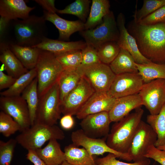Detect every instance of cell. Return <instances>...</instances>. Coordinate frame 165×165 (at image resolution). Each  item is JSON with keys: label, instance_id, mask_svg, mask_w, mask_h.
<instances>
[{"label": "cell", "instance_id": "48", "mask_svg": "<svg viewBox=\"0 0 165 165\" xmlns=\"http://www.w3.org/2000/svg\"><path fill=\"white\" fill-rule=\"evenodd\" d=\"M60 165H70L65 160Z\"/></svg>", "mask_w": 165, "mask_h": 165}, {"label": "cell", "instance_id": "8", "mask_svg": "<svg viewBox=\"0 0 165 165\" xmlns=\"http://www.w3.org/2000/svg\"><path fill=\"white\" fill-rule=\"evenodd\" d=\"M77 69L95 91L107 92L116 76L109 65L101 63Z\"/></svg>", "mask_w": 165, "mask_h": 165}, {"label": "cell", "instance_id": "23", "mask_svg": "<svg viewBox=\"0 0 165 165\" xmlns=\"http://www.w3.org/2000/svg\"><path fill=\"white\" fill-rule=\"evenodd\" d=\"M57 140L51 139L45 147L35 150L47 165H60L65 160L64 152Z\"/></svg>", "mask_w": 165, "mask_h": 165}, {"label": "cell", "instance_id": "1", "mask_svg": "<svg viewBox=\"0 0 165 165\" xmlns=\"http://www.w3.org/2000/svg\"><path fill=\"white\" fill-rule=\"evenodd\" d=\"M128 29L143 56L152 62L165 64V23L145 25L133 20Z\"/></svg>", "mask_w": 165, "mask_h": 165}, {"label": "cell", "instance_id": "32", "mask_svg": "<svg viewBox=\"0 0 165 165\" xmlns=\"http://www.w3.org/2000/svg\"><path fill=\"white\" fill-rule=\"evenodd\" d=\"M146 121L157 135L154 146L156 147L165 145V104L157 115H148Z\"/></svg>", "mask_w": 165, "mask_h": 165}, {"label": "cell", "instance_id": "39", "mask_svg": "<svg viewBox=\"0 0 165 165\" xmlns=\"http://www.w3.org/2000/svg\"><path fill=\"white\" fill-rule=\"evenodd\" d=\"M117 158L114 154L109 153L105 156L95 159V165H149V159L133 163H127L120 161L116 159Z\"/></svg>", "mask_w": 165, "mask_h": 165}, {"label": "cell", "instance_id": "34", "mask_svg": "<svg viewBox=\"0 0 165 165\" xmlns=\"http://www.w3.org/2000/svg\"><path fill=\"white\" fill-rule=\"evenodd\" d=\"M54 54L63 70L76 69L81 65L82 61L81 50Z\"/></svg>", "mask_w": 165, "mask_h": 165}, {"label": "cell", "instance_id": "36", "mask_svg": "<svg viewBox=\"0 0 165 165\" xmlns=\"http://www.w3.org/2000/svg\"><path fill=\"white\" fill-rule=\"evenodd\" d=\"M165 5V0H144L142 7L136 10L134 17V21L136 23L156 10Z\"/></svg>", "mask_w": 165, "mask_h": 165}, {"label": "cell", "instance_id": "5", "mask_svg": "<svg viewBox=\"0 0 165 165\" xmlns=\"http://www.w3.org/2000/svg\"><path fill=\"white\" fill-rule=\"evenodd\" d=\"M35 68L39 98L57 82L63 69L53 53L42 50Z\"/></svg>", "mask_w": 165, "mask_h": 165}, {"label": "cell", "instance_id": "28", "mask_svg": "<svg viewBox=\"0 0 165 165\" xmlns=\"http://www.w3.org/2000/svg\"><path fill=\"white\" fill-rule=\"evenodd\" d=\"M82 76L77 69L63 71L57 81L61 103L76 86Z\"/></svg>", "mask_w": 165, "mask_h": 165}, {"label": "cell", "instance_id": "9", "mask_svg": "<svg viewBox=\"0 0 165 165\" xmlns=\"http://www.w3.org/2000/svg\"><path fill=\"white\" fill-rule=\"evenodd\" d=\"M107 137L101 138H93L86 136L82 129L73 131L71 135L72 143L77 147L82 146L90 154L94 155H103L106 152L111 153L116 155L117 158L128 161L132 160L128 153H122L116 152L107 144Z\"/></svg>", "mask_w": 165, "mask_h": 165}, {"label": "cell", "instance_id": "22", "mask_svg": "<svg viewBox=\"0 0 165 165\" xmlns=\"http://www.w3.org/2000/svg\"><path fill=\"white\" fill-rule=\"evenodd\" d=\"M86 45V42L82 41L66 42L46 37L41 43L32 47L56 54L74 50H82Z\"/></svg>", "mask_w": 165, "mask_h": 165}, {"label": "cell", "instance_id": "27", "mask_svg": "<svg viewBox=\"0 0 165 165\" xmlns=\"http://www.w3.org/2000/svg\"><path fill=\"white\" fill-rule=\"evenodd\" d=\"M109 65L116 75L126 73H138L133 57L128 51L122 48L117 56Z\"/></svg>", "mask_w": 165, "mask_h": 165}, {"label": "cell", "instance_id": "6", "mask_svg": "<svg viewBox=\"0 0 165 165\" xmlns=\"http://www.w3.org/2000/svg\"><path fill=\"white\" fill-rule=\"evenodd\" d=\"M57 82L39 98L34 123L48 126L56 125L61 113Z\"/></svg>", "mask_w": 165, "mask_h": 165}, {"label": "cell", "instance_id": "18", "mask_svg": "<svg viewBox=\"0 0 165 165\" xmlns=\"http://www.w3.org/2000/svg\"><path fill=\"white\" fill-rule=\"evenodd\" d=\"M43 16L45 20L52 23L58 29L59 40L68 41L72 34L85 30V23L80 20H66L59 16L56 13H50L45 10H43Z\"/></svg>", "mask_w": 165, "mask_h": 165}, {"label": "cell", "instance_id": "31", "mask_svg": "<svg viewBox=\"0 0 165 165\" xmlns=\"http://www.w3.org/2000/svg\"><path fill=\"white\" fill-rule=\"evenodd\" d=\"M35 68L17 78L14 83L9 88L0 93L2 96L13 97L21 96L24 90L37 76Z\"/></svg>", "mask_w": 165, "mask_h": 165}, {"label": "cell", "instance_id": "25", "mask_svg": "<svg viewBox=\"0 0 165 165\" xmlns=\"http://www.w3.org/2000/svg\"><path fill=\"white\" fill-rule=\"evenodd\" d=\"M90 13L84 23L85 30L94 28L100 24L103 18L110 12V4L108 0H92Z\"/></svg>", "mask_w": 165, "mask_h": 165}, {"label": "cell", "instance_id": "40", "mask_svg": "<svg viewBox=\"0 0 165 165\" xmlns=\"http://www.w3.org/2000/svg\"><path fill=\"white\" fill-rule=\"evenodd\" d=\"M81 51L82 61L79 67H86L101 63L96 49L93 46L87 45Z\"/></svg>", "mask_w": 165, "mask_h": 165}, {"label": "cell", "instance_id": "47", "mask_svg": "<svg viewBox=\"0 0 165 165\" xmlns=\"http://www.w3.org/2000/svg\"><path fill=\"white\" fill-rule=\"evenodd\" d=\"M157 148L161 150H165V145L162 146L156 147Z\"/></svg>", "mask_w": 165, "mask_h": 165}, {"label": "cell", "instance_id": "14", "mask_svg": "<svg viewBox=\"0 0 165 165\" xmlns=\"http://www.w3.org/2000/svg\"><path fill=\"white\" fill-rule=\"evenodd\" d=\"M144 84L138 73L116 75L107 93L115 98L138 94Z\"/></svg>", "mask_w": 165, "mask_h": 165}, {"label": "cell", "instance_id": "46", "mask_svg": "<svg viewBox=\"0 0 165 165\" xmlns=\"http://www.w3.org/2000/svg\"><path fill=\"white\" fill-rule=\"evenodd\" d=\"M26 159L32 163L34 165H47L38 156L34 150H28Z\"/></svg>", "mask_w": 165, "mask_h": 165}, {"label": "cell", "instance_id": "4", "mask_svg": "<svg viewBox=\"0 0 165 165\" xmlns=\"http://www.w3.org/2000/svg\"><path fill=\"white\" fill-rule=\"evenodd\" d=\"M64 134L56 125L48 126L35 123L16 137L17 143L28 150L41 148L46 142L53 139L62 140Z\"/></svg>", "mask_w": 165, "mask_h": 165}, {"label": "cell", "instance_id": "30", "mask_svg": "<svg viewBox=\"0 0 165 165\" xmlns=\"http://www.w3.org/2000/svg\"><path fill=\"white\" fill-rule=\"evenodd\" d=\"M21 96L27 103L32 126L35 122L39 101L36 77L24 90Z\"/></svg>", "mask_w": 165, "mask_h": 165}, {"label": "cell", "instance_id": "26", "mask_svg": "<svg viewBox=\"0 0 165 165\" xmlns=\"http://www.w3.org/2000/svg\"><path fill=\"white\" fill-rule=\"evenodd\" d=\"M65 160L71 165H95V159L84 148H79L73 143L64 149Z\"/></svg>", "mask_w": 165, "mask_h": 165}, {"label": "cell", "instance_id": "43", "mask_svg": "<svg viewBox=\"0 0 165 165\" xmlns=\"http://www.w3.org/2000/svg\"><path fill=\"white\" fill-rule=\"evenodd\" d=\"M17 79L6 75L2 70H0V90L10 87L15 82Z\"/></svg>", "mask_w": 165, "mask_h": 165}, {"label": "cell", "instance_id": "17", "mask_svg": "<svg viewBox=\"0 0 165 165\" xmlns=\"http://www.w3.org/2000/svg\"><path fill=\"white\" fill-rule=\"evenodd\" d=\"M116 99L109 96L107 92L95 91L76 114V117L82 119L89 115L104 112H109Z\"/></svg>", "mask_w": 165, "mask_h": 165}, {"label": "cell", "instance_id": "35", "mask_svg": "<svg viewBox=\"0 0 165 165\" xmlns=\"http://www.w3.org/2000/svg\"><path fill=\"white\" fill-rule=\"evenodd\" d=\"M120 50V47L116 41L105 42L96 49L101 62L108 65L116 57Z\"/></svg>", "mask_w": 165, "mask_h": 165}, {"label": "cell", "instance_id": "19", "mask_svg": "<svg viewBox=\"0 0 165 165\" xmlns=\"http://www.w3.org/2000/svg\"><path fill=\"white\" fill-rule=\"evenodd\" d=\"M143 105L138 94L116 99L115 103L109 112L112 122H118L129 114L130 111Z\"/></svg>", "mask_w": 165, "mask_h": 165}, {"label": "cell", "instance_id": "37", "mask_svg": "<svg viewBox=\"0 0 165 165\" xmlns=\"http://www.w3.org/2000/svg\"><path fill=\"white\" fill-rule=\"evenodd\" d=\"M20 130L19 124L12 117L2 111L0 112V133L3 136L8 137Z\"/></svg>", "mask_w": 165, "mask_h": 165}, {"label": "cell", "instance_id": "2", "mask_svg": "<svg viewBox=\"0 0 165 165\" xmlns=\"http://www.w3.org/2000/svg\"><path fill=\"white\" fill-rule=\"evenodd\" d=\"M46 21L43 16L35 15L10 20L1 42L26 47L38 45L47 37Z\"/></svg>", "mask_w": 165, "mask_h": 165}, {"label": "cell", "instance_id": "7", "mask_svg": "<svg viewBox=\"0 0 165 165\" xmlns=\"http://www.w3.org/2000/svg\"><path fill=\"white\" fill-rule=\"evenodd\" d=\"M79 32L86 44L96 49L105 42H117L119 36L116 20L113 12L111 11L96 28L84 30Z\"/></svg>", "mask_w": 165, "mask_h": 165}, {"label": "cell", "instance_id": "29", "mask_svg": "<svg viewBox=\"0 0 165 165\" xmlns=\"http://www.w3.org/2000/svg\"><path fill=\"white\" fill-rule=\"evenodd\" d=\"M138 74L141 76L144 83L157 79H165V64L152 62L140 64L136 63Z\"/></svg>", "mask_w": 165, "mask_h": 165}, {"label": "cell", "instance_id": "44", "mask_svg": "<svg viewBox=\"0 0 165 165\" xmlns=\"http://www.w3.org/2000/svg\"><path fill=\"white\" fill-rule=\"evenodd\" d=\"M34 1L41 6L44 10L50 13L57 12V9L55 6V0H35Z\"/></svg>", "mask_w": 165, "mask_h": 165}, {"label": "cell", "instance_id": "11", "mask_svg": "<svg viewBox=\"0 0 165 165\" xmlns=\"http://www.w3.org/2000/svg\"><path fill=\"white\" fill-rule=\"evenodd\" d=\"M157 135L148 123L141 120L127 153L134 162L142 161L149 147L154 145Z\"/></svg>", "mask_w": 165, "mask_h": 165}, {"label": "cell", "instance_id": "42", "mask_svg": "<svg viewBox=\"0 0 165 165\" xmlns=\"http://www.w3.org/2000/svg\"><path fill=\"white\" fill-rule=\"evenodd\" d=\"M145 157L152 159L161 165H165V150L159 149L154 145L149 147Z\"/></svg>", "mask_w": 165, "mask_h": 165}, {"label": "cell", "instance_id": "21", "mask_svg": "<svg viewBox=\"0 0 165 165\" xmlns=\"http://www.w3.org/2000/svg\"><path fill=\"white\" fill-rule=\"evenodd\" d=\"M0 61L8 75L17 79L29 71L11 50L7 43L0 42Z\"/></svg>", "mask_w": 165, "mask_h": 165}, {"label": "cell", "instance_id": "15", "mask_svg": "<svg viewBox=\"0 0 165 165\" xmlns=\"http://www.w3.org/2000/svg\"><path fill=\"white\" fill-rule=\"evenodd\" d=\"M82 120L79 124L81 129L86 136L93 138L107 137L111 123L109 112L89 115Z\"/></svg>", "mask_w": 165, "mask_h": 165}, {"label": "cell", "instance_id": "13", "mask_svg": "<svg viewBox=\"0 0 165 165\" xmlns=\"http://www.w3.org/2000/svg\"><path fill=\"white\" fill-rule=\"evenodd\" d=\"M1 111L9 115L20 127V132L31 126L29 109L26 101L21 96L0 97Z\"/></svg>", "mask_w": 165, "mask_h": 165}, {"label": "cell", "instance_id": "3", "mask_svg": "<svg viewBox=\"0 0 165 165\" xmlns=\"http://www.w3.org/2000/svg\"><path fill=\"white\" fill-rule=\"evenodd\" d=\"M129 113L112 126L106 139L108 146L122 153H127L141 120L144 111L141 107Z\"/></svg>", "mask_w": 165, "mask_h": 165}, {"label": "cell", "instance_id": "16", "mask_svg": "<svg viewBox=\"0 0 165 165\" xmlns=\"http://www.w3.org/2000/svg\"><path fill=\"white\" fill-rule=\"evenodd\" d=\"M116 22L119 31L117 42L120 48L128 51L137 64H143L152 62L143 56L139 51L135 38L126 28L125 18L123 13H120L118 14Z\"/></svg>", "mask_w": 165, "mask_h": 165}, {"label": "cell", "instance_id": "10", "mask_svg": "<svg viewBox=\"0 0 165 165\" xmlns=\"http://www.w3.org/2000/svg\"><path fill=\"white\" fill-rule=\"evenodd\" d=\"M138 94L143 105L150 114H158L165 104V79H156L144 83Z\"/></svg>", "mask_w": 165, "mask_h": 165}, {"label": "cell", "instance_id": "41", "mask_svg": "<svg viewBox=\"0 0 165 165\" xmlns=\"http://www.w3.org/2000/svg\"><path fill=\"white\" fill-rule=\"evenodd\" d=\"M161 22L165 23V5L148 15L138 23L141 25H148Z\"/></svg>", "mask_w": 165, "mask_h": 165}, {"label": "cell", "instance_id": "45", "mask_svg": "<svg viewBox=\"0 0 165 165\" xmlns=\"http://www.w3.org/2000/svg\"><path fill=\"white\" fill-rule=\"evenodd\" d=\"M72 116L70 115H64L60 120V124L64 129L68 130L73 127L75 122Z\"/></svg>", "mask_w": 165, "mask_h": 165}, {"label": "cell", "instance_id": "38", "mask_svg": "<svg viewBox=\"0 0 165 165\" xmlns=\"http://www.w3.org/2000/svg\"><path fill=\"white\" fill-rule=\"evenodd\" d=\"M17 143L15 139L6 142L0 141V165H10Z\"/></svg>", "mask_w": 165, "mask_h": 165}, {"label": "cell", "instance_id": "24", "mask_svg": "<svg viewBox=\"0 0 165 165\" xmlns=\"http://www.w3.org/2000/svg\"><path fill=\"white\" fill-rule=\"evenodd\" d=\"M11 50L28 70L35 67L41 50L36 47L8 44Z\"/></svg>", "mask_w": 165, "mask_h": 165}, {"label": "cell", "instance_id": "33", "mask_svg": "<svg viewBox=\"0 0 165 165\" xmlns=\"http://www.w3.org/2000/svg\"><path fill=\"white\" fill-rule=\"evenodd\" d=\"M89 0H76L62 9H58L57 13L69 14L77 16L80 20L85 23L90 13Z\"/></svg>", "mask_w": 165, "mask_h": 165}, {"label": "cell", "instance_id": "20", "mask_svg": "<svg viewBox=\"0 0 165 165\" xmlns=\"http://www.w3.org/2000/svg\"><path fill=\"white\" fill-rule=\"evenodd\" d=\"M35 8L28 6L24 0H0L1 17L8 21L25 19Z\"/></svg>", "mask_w": 165, "mask_h": 165}, {"label": "cell", "instance_id": "12", "mask_svg": "<svg viewBox=\"0 0 165 165\" xmlns=\"http://www.w3.org/2000/svg\"><path fill=\"white\" fill-rule=\"evenodd\" d=\"M95 91L88 81L82 76L76 86L61 102V113L64 115H76Z\"/></svg>", "mask_w": 165, "mask_h": 165}]
</instances>
